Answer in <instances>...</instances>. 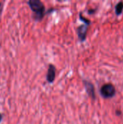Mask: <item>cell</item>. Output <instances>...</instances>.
Masks as SVG:
<instances>
[{"instance_id":"ba28073f","label":"cell","mask_w":123,"mask_h":124,"mask_svg":"<svg viewBox=\"0 0 123 124\" xmlns=\"http://www.w3.org/2000/svg\"><path fill=\"white\" fill-rule=\"evenodd\" d=\"M3 10V2L0 1V20H1V15Z\"/></svg>"},{"instance_id":"8992f818","label":"cell","mask_w":123,"mask_h":124,"mask_svg":"<svg viewBox=\"0 0 123 124\" xmlns=\"http://www.w3.org/2000/svg\"><path fill=\"white\" fill-rule=\"evenodd\" d=\"M123 10V1L118 2L115 6V13L117 15H120Z\"/></svg>"},{"instance_id":"9c48e42d","label":"cell","mask_w":123,"mask_h":124,"mask_svg":"<svg viewBox=\"0 0 123 124\" xmlns=\"http://www.w3.org/2000/svg\"><path fill=\"white\" fill-rule=\"evenodd\" d=\"M2 120H3V115L1 113H0V123L1 122Z\"/></svg>"},{"instance_id":"3957f363","label":"cell","mask_w":123,"mask_h":124,"mask_svg":"<svg viewBox=\"0 0 123 124\" xmlns=\"http://www.w3.org/2000/svg\"><path fill=\"white\" fill-rule=\"evenodd\" d=\"M88 25H87V24L81 25L79 27H78V28L76 30L79 39L81 41H85L86 39V34H87V31H88Z\"/></svg>"},{"instance_id":"52a82bcc","label":"cell","mask_w":123,"mask_h":124,"mask_svg":"<svg viewBox=\"0 0 123 124\" xmlns=\"http://www.w3.org/2000/svg\"><path fill=\"white\" fill-rule=\"evenodd\" d=\"M80 20H83V21L85 23V24L90 25L91 21H90L89 20H88V19H86V18H85V17H83V15H82L81 13H80Z\"/></svg>"},{"instance_id":"5b68a950","label":"cell","mask_w":123,"mask_h":124,"mask_svg":"<svg viewBox=\"0 0 123 124\" xmlns=\"http://www.w3.org/2000/svg\"><path fill=\"white\" fill-rule=\"evenodd\" d=\"M83 84L85 86V89L88 93V94L92 98V99H95L96 98V93H95V88L94 84L88 81H83Z\"/></svg>"},{"instance_id":"7a4b0ae2","label":"cell","mask_w":123,"mask_h":124,"mask_svg":"<svg viewBox=\"0 0 123 124\" xmlns=\"http://www.w3.org/2000/svg\"><path fill=\"white\" fill-rule=\"evenodd\" d=\"M100 93L104 98H112L116 94V89L112 84H105L101 86Z\"/></svg>"},{"instance_id":"277c9868","label":"cell","mask_w":123,"mask_h":124,"mask_svg":"<svg viewBox=\"0 0 123 124\" xmlns=\"http://www.w3.org/2000/svg\"><path fill=\"white\" fill-rule=\"evenodd\" d=\"M56 77V68L54 65L50 64L49 65L47 74H46V80L49 84L54 82Z\"/></svg>"},{"instance_id":"6da1fadb","label":"cell","mask_w":123,"mask_h":124,"mask_svg":"<svg viewBox=\"0 0 123 124\" xmlns=\"http://www.w3.org/2000/svg\"><path fill=\"white\" fill-rule=\"evenodd\" d=\"M28 6L33 12V18L36 21L43 19L46 14V8L43 3L39 0H30L28 2Z\"/></svg>"}]
</instances>
